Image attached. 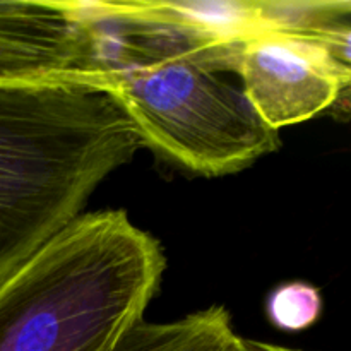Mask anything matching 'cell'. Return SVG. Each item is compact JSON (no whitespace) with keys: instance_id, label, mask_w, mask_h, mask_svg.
Listing matches in <instances>:
<instances>
[{"instance_id":"1","label":"cell","mask_w":351,"mask_h":351,"mask_svg":"<svg viewBox=\"0 0 351 351\" xmlns=\"http://www.w3.org/2000/svg\"><path fill=\"white\" fill-rule=\"evenodd\" d=\"M139 147L89 72L0 84V285Z\"/></svg>"},{"instance_id":"2","label":"cell","mask_w":351,"mask_h":351,"mask_svg":"<svg viewBox=\"0 0 351 351\" xmlns=\"http://www.w3.org/2000/svg\"><path fill=\"white\" fill-rule=\"evenodd\" d=\"M165 269L160 240L127 211L82 213L0 285V351H113Z\"/></svg>"},{"instance_id":"3","label":"cell","mask_w":351,"mask_h":351,"mask_svg":"<svg viewBox=\"0 0 351 351\" xmlns=\"http://www.w3.org/2000/svg\"><path fill=\"white\" fill-rule=\"evenodd\" d=\"M141 146L202 177H225L280 147L242 88L180 53L117 51L93 69Z\"/></svg>"},{"instance_id":"4","label":"cell","mask_w":351,"mask_h":351,"mask_svg":"<svg viewBox=\"0 0 351 351\" xmlns=\"http://www.w3.org/2000/svg\"><path fill=\"white\" fill-rule=\"evenodd\" d=\"M232 72L254 112L278 132L332 108L348 93L350 45L266 31L240 41Z\"/></svg>"},{"instance_id":"5","label":"cell","mask_w":351,"mask_h":351,"mask_svg":"<svg viewBox=\"0 0 351 351\" xmlns=\"http://www.w3.org/2000/svg\"><path fill=\"white\" fill-rule=\"evenodd\" d=\"M93 24L71 0H0V84L93 71Z\"/></svg>"},{"instance_id":"6","label":"cell","mask_w":351,"mask_h":351,"mask_svg":"<svg viewBox=\"0 0 351 351\" xmlns=\"http://www.w3.org/2000/svg\"><path fill=\"white\" fill-rule=\"evenodd\" d=\"M235 338L230 312L213 305L171 322H139L113 351H230Z\"/></svg>"},{"instance_id":"7","label":"cell","mask_w":351,"mask_h":351,"mask_svg":"<svg viewBox=\"0 0 351 351\" xmlns=\"http://www.w3.org/2000/svg\"><path fill=\"white\" fill-rule=\"evenodd\" d=\"M324 298L321 290L307 281L281 283L267 295V321L285 332H302L321 319Z\"/></svg>"},{"instance_id":"8","label":"cell","mask_w":351,"mask_h":351,"mask_svg":"<svg viewBox=\"0 0 351 351\" xmlns=\"http://www.w3.org/2000/svg\"><path fill=\"white\" fill-rule=\"evenodd\" d=\"M230 351H302V350L287 348V346L273 345V343H264V341H257V339L240 338V336H237L235 341H233L232 345V350Z\"/></svg>"}]
</instances>
